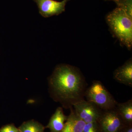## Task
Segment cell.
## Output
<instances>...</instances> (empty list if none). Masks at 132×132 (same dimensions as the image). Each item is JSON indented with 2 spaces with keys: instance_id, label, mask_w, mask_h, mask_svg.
I'll return each instance as SVG.
<instances>
[{
  "instance_id": "cell-1",
  "label": "cell",
  "mask_w": 132,
  "mask_h": 132,
  "mask_svg": "<svg viewBox=\"0 0 132 132\" xmlns=\"http://www.w3.org/2000/svg\"><path fill=\"white\" fill-rule=\"evenodd\" d=\"M50 88L54 100L66 108L85 100L87 82L77 68L66 64L57 66L49 80Z\"/></svg>"
},
{
  "instance_id": "cell-2",
  "label": "cell",
  "mask_w": 132,
  "mask_h": 132,
  "mask_svg": "<svg viewBox=\"0 0 132 132\" xmlns=\"http://www.w3.org/2000/svg\"><path fill=\"white\" fill-rule=\"evenodd\" d=\"M109 26L114 34L128 49L132 47V18L121 9L117 7L106 17Z\"/></svg>"
},
{
  "instance_id": "cell-3",
  "label": "cell",
  "mask_w": 132,
  "mask_h": 132,
  "mask_svg": "<svg viewBox=\"0 0 132 132\" xmlns=\"http://www.w3.org/2000/svg\"><path fill=\"white\" fill-rule=\"evenodd\" d=\"M85 97L87 101L98 107L102 111L115 108L118 102L101 81L95 80L87 88Z\"/></svg>"
},
{
  "instance_id": "cell-4",
  "label": "cell",
  "mask_w": 132,
  "mask_h": 132,
  "mask_svg": "<svg viewBox=\"0 0 132 132\" xmlns=\"http://www.w3.org/2000/svg\"><path fill=\"white\" fill-rule=\"evenodd\" d=\"M97 122L102 132H119L124 125L115 108L102 111Z\"/></svg>"
},
{
  "instance_id": "cell-5",
  "label": "cell",
  "mask_w": 132,
  "mask_h": 132,
  "mask_svg": "<svg viewBox=\"0 0 132 132\" xmlns=\"http://www.w3.org/2000/svg\"><path fill=\"white\" fill-rule=\"evenodd\" d=\"M73 106L76 115L86 123L97 122L102 111L94 104L85 100L76 102Z\"/></svg>"
},
{
  "instance_id": "cell-6",
  "label": "cell",
  "mask_w": 132,
  "mask_h": 132,
  "mask_svg": "<svg viewBox=\"0 0 132 132\" xmlns=\"http://www.w3.org/2000/svg\"><path fill=\"white\" fill-rule=\"evenodd\" d=\"M37 4L41 15L45 18L58 15L65 9L67 3L69 0L58 2L54 0H33Z\"/></svg>"
},
{
  "instance_id": "cell-7",
  "label": "cell",
  "mask_w": 132,
  "mask_h": 132,
  "mask_svg": "<svg viewBox=\"0 0 132 132\" xmlns=\"http://www.w3.org/2000/svg\"><path fill=\"white\" fill-rule=\"evenodd\" d=\"M114 79L118 82L130 87L132 86V60L130 59L123 65L116 69Z\"/></svg>"
},
{
  "instance_id": "cell-8",
  "label": "cell",
  "mask_w": 132,
  "mask_h": 132,
  "mask_svg": "<svg viewBox=\"0 0 132 132\" xmlns=\"http://www.w3.org/2000/svg\"><path fill=\"white\" fill-rule=\"evenodd\" d=\"M61 132H82L86 123L76 115L73 106Z\"/></svg>"
},
{
  "instance_id": "cell-9",
  "label": "cell",
  "mask_w": 132,
  "mask_h": 132,
  "mask_svg": "<svg viewBox=\"0 0 132 132\" xmlns=\"http://www.w3.org/2000/svg\"><path fill=\"white\" fill-rule=\"evenodd\" d=\"M67 119L68 116L64 114L63 109L60 107L52 115L47 127L51 132H61Z\"/></svg>"
},
{
  "instance_id": "cell-10",
  "label": "cell",
  "mask_w": 132,
  "mask_h": 132,
  "mask_svg": "<svg viewBox=\"0 0 132 132\" xmlns=\"http://www.w3.org/2000/svg\"><path fill=\"white\" fill-rule=\"evenodd\" d=\"M115 108L123 122L131 125L132 121V99L124 103H118Z\"/></svg>"
},
{
  "instance_id": "cell-11",
  "label": "cell",
  "mask_w": 132,
  "mask_h": 132,
  "mask_svg": "<svg viewBox=\"0 0 132 132\" xmlns=\"http://www.w3.org/2000/svg\"><path fill=\"white\" fill-rule=\"evenodd\" d=\"M20 132H44L45 128L36 121H26L19 128Z\"/></svg>"
},
{
  "instance_id": "cell-12",
  "label": "cell",
  "mask_w": 132,
  "mask_h": 132,
  "mask_svg": "<svg viewBox=\"0 0 132 132\" xmlns=\"http://www.w3.org/2000/svg\"><path fill=\"white\" fill-rule=\"evenodd\" d=\"M116 4L118 7L123 10L128 16L132 18V0H124Z\"/></svg>"
},
{
  "instance_id": "cell-13",
  "label": "cell",
  "mask_w": 132,
  "mask_h": 132,
  "mask_svg": "<svg viewBox=\"0 0 132 132\" xmlns=\"http://www.w3.org/2000/svg\"><path fill=\"white\" fill-rule=\"evenodd\" d=\"M100 130L98 122L86 123L82 132H98Z\"/></svg>"
},
{
  "instance_id": "cell-14",
  "label": "cell",
  "mask_w": 132,
  "mask_h": 132,
  "mask_svg": "<svg viewBox=\"0 0 132 132\" xmlns=\"http://www.w3.org/2000/svg\"><path fill=\"white\" fill-rule=\"evenodd\" d=\"M0 132H20L14 125L10 124L3 127L0 129Z\"/></svg>"
},
{
  "instance_id": "cell-15",
  "label": "cell",
  "mask_w": 132,
  "mask_h": 132,
  "mask_svg": "<svg viewBox=\"0 0 132 132\" xmlns=\"http://www.w3.org/2000/svg\"><path fill=\"white\" fill-rule=\"evenodd\" d=\"M129 127L125 129L124 132H132V128L131 126H129Z\"/></svg>"
},
{
  "instance_id": "cell-16",
  "label": "cell",
  "mask_w": 132,
  "mask_h": 132,
  "mask_svg": "<svg viewBox=\"0 0 132 132\" xmlns=\"http://www.w3.org/2000/svg\"><path fill=\"white\" fill-rule=\"evenodd\" d=\"M109 1H113L115 2L116 3H118L122 1H124V0H109Z\"/></svg>"
},
{
  "instance_id": "cell-17",
  "label": "cell",
  "mask_w": 132,
  "mask_h": 132,
  "mask_svg": "<svg viewBox=\"0 0 132 132\" xmlns=\"http://www.w3.org/2000/svg\"><path fill=\"white\" fill-rule=\"evenodd\" d=\"M105 1H109V0H105Z\"/></svg>"
}]
</instances>
